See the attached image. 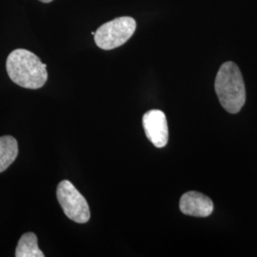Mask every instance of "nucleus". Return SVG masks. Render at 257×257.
<instances>
[{"label": "nucleus", "instance_id": "nucleus-1", "mask_svg": "<svg viewBox=\"0 0 257 257\" xmlns=\"http://www.w3.org/2000/svg\"><path fill=\"white\" fill-rule=\"evenodd\" d=\"M47 65L34 53L17 49L10 54L6 69L10 78L22 88L37 90L43 87L48 79Z\"/></svg>", "mask_w": 257, "mask_h": 257}, {"label": "nucleus", "instance_id": "nucleus-2", "mask_svg": "<svg viewBox=\"0 0 257 257\" xmlns=\"http://www.w3.org/2000/svg\"><path fill=\"white\" fill-rule=\"evenodd\" d=\"M215 92L221 106L230 113H237L246 102V89L238 66L228 61L216 74Z\"/></svg>", "mask_w": 257, "mask_h": 257}, {"label": "nucleus", "instance_id": "nucleus-3", "mask_svg": "<svg viewBox=\"0 0 257 257\" xmlns=\"http://www.w3.org/2000/svg\"><path fill=\"white\" fill-rule=\"evenodd\" d=\"M137 22L133 18L122 17L109 21L94 34L95 44L102 50H112L123 45L134 35Z\"/></svg>", "mask_w": 257, "mask_h": 257}, {"label": "nucleus", "instance_id": "nucleus-4", "mask_svg": "<svg viewBox=\"0 0 257 257\" xmlns=\"http://www.w3.org/2000/svg\"><path fill=\"white\" fill-rule=\"evenodd\" d=\"M56 196L68 218L79 224L90 220L91 212L89 204L69 180H63L58 184Z\"/></svg>", "mask_w": 257, "mask_h": 257}, {"label": "nucleus", "instance_id": "nucleus-5", "mask_svg": "<svg viewBox=\"0 0 257 257\" xmlns=\"http://www.w3.org/2000/svg\"><path fill=\"white\" fill-rule=\"evenodd\" d=\"M143 127L148 139L156 148L165 147L169 140V128L165 113L160 110H151L143 116Z\"/></svg>", "mask_w": 257, "mask_h": 257}, {"label": "nucleus", "instance_id": "nucleus-6", "mask_svg": "<svg viewBox=\"0 0 257 257\" xmlns=\"http://www.w3.org/2000/svg\"><path fill=\"white\" fill-rule=\"evenodd\" d=\"M180 211L186 215L207 217L213 211V203L210 197L197 192L184 193L179 203Z\"/></svg>", "mask_w": 257, "mask_h": 257}, {"label": "nucleus", "instance_id": "nucleus-7", "mask_svg": "<svg viewBox=\"0 0 257 257\" xmlns=\"http://www.w3.org/2000/svg\"><path fill=\"white\" fill-rule=\"evenodd\" d=\"M19 155L17 139L11 136L0 138V173L7 170Z\"/></svg>", "mask_w": 257, "mask_h": 257}, {"label": "nucleus", "instance_id": "nucleus-8", "mask_svg": "<svg viewBox=\"0 0 257 257\" xmlns=\"http://www.w3.org/2000/svg\"><path fill=\"white\" fill-rule=\"evenodd\" d=\"M17 257H44L45 254L38 248L37 236L34 232H26L19 239L16 249Z\"/></svg>", "mask_w": 257, "mask_h": 257}, {"label": "nucleus", "instance_id": "nucleus-9", "mask_svg": "<svg viewBox=\"0 0 257 257\" xmlns=\"http://www.w3.org/2000/svg\"><path fill=\"white\" fill-rule=\"evenodd\" d=\"M39 1H41V2H43V3H50V2H52L53 0H39Z\"/></svg>", "mask_w": 257, "mask_h": 257}]
</instances>
